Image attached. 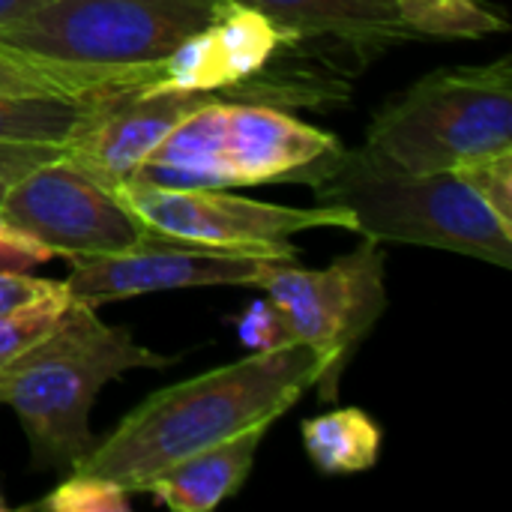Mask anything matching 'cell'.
Segmentation results:
<instances>
[{"label": "cell", "mask_w": 512, "mask_h": 512, "mask_svg": "<svg viewBox=\"0 0 512 512\" xmlns=\"http://www.w3.org/2000/svg\"><path fill=\"white\" fill-rule=\"evenodd\" d=\"M342 150L339 138L267 105L210 99L189 111L141 162L135 180L159 189H231L300 180Z\"/></svg>", "instance_id": "obj_4"}, {"label": "cell", "mask_w": 512, "mask_h": 512, "mask_svg": "<svg viewBox=\"0 0 512 512\" xmlns=\"http://www.w3.org/2000/svg\"><path fill=\"white\" fill-rule=\"evenodd\" d=\"M165 69H93V66H72L45 60L27 51H18L0 42V96H96L102 90L141 84V81H162Z\"/></svg>", "instance_id": "obj_14"}, {"label": "cell", "mask_w": 512, "mask_h": 512, "mask_svg": "<svg viewBox=\"0 0 512 512\" xmlns=\"http://www.w3.org/2000/svg\"><path fill=\"white\" fill-rule=\"evenodd\" d=\"M306 456L327 477L363 474L375 468L381 450L378 423L360 408H339L300 426Z\"/></svg>", "instance_id": "obj_15"}, {"label": "cell", "mask_w": 512, "mask_h": 512, "mask_svg": "<svg viewBox=\"0 0 512 512\" xmlns=\"http://www.w3.org/2000/svg\"><path fill=\"white\" fill-rule=\"evenodd\" d=\"M270 426L240 432L228 441L204 447L165 471L153 474L141 492L153 495L162 507L177 512H210L231 498L249 477L261 438Z\"/></svg>", "instance_id": "obj_12"}, {"label": "cell", "mask_w": 512, "mask_h": 512, "mask_svg": "<svg viewBox=\"0 0 512 512\" xmlns=\"http://www.w3.org/2000/svg\"><path fill=\"white\" fill-rule=\"evenodd\" d=\"M123 204L150 228L207 246L297 261L294 234L312 228L354 231V219L339 207H285L249 201L228 189H159L129 180L117 189Z\"/></svg>", "instance_id": "obj_8"}, {"label": "cell", "mask_w": 512, "mask_h": 512, "mask_svg": "<svg viewBox=\"0 0 512 512\" xmlns=\"http://www.w3.org/2000/svg\"><path fill=\"white\" fill-rule=\"evenodd\" d=\"M264 15L285 36H339L348 42H396L411 33L396 0H225Z\"/></svg>", "instance_id": "obj_13"}, {"label": "cell", "mask_w": 512, "mask_h": 512, "mask_svg": "<svg viewBox=\"0 0 512 512\" xmlns=\"http://www.w3.org/2000/svg\"><path fill=\"white\" fill-rule=\"evenodd\" d=\"M96 96H0V141L66 147Z\"/></svg>", "instance_id": "obj_16"}, {"label": "cell", "mask_w": 512, "mask_h": 512, "mask_svg": "<svg viewBox=\"0 0 512 512\" xmlns=\"http://www.w3.org/2000/svg\"><path fill=\"white\" fill-rule=\"evenodd\" d=\"M366 147L417 174L456 171L512 147L510 57L423 75L372 117Z\"/></svg>", "instance_id": "obj_5"}, {"label": "cell", "mask_w": 512, "mask_h": 512, "mask_svg": "<svg viewBox=\"0 0 512 512\" xmlns=\"http://www.w3.org/2000/svg\"><path fill=\"white\" fill-rule=\"evenodd\" d=\"M12 180H15V177H0V204H3V198H6V192H9V186H12Z\"/></svg>", "instance_id": "obj_26"}, {"label": "cell", "mask_w": 512, "mask_h": 512, "mask_svg": "<svg viewBox=\"0 0 512 512\" xmlns=\"http://www.w3.org/2000/svg\"><path fill=\"white\" fill-rule=\"evenodd\" d=\"M384 270V243L363 237L357 249L318 270L276 261L255 285L279 306L294 342L321 357L315 378L321 402H336L345 366L390 303Z\"/></svg>", "instance_id": "obj_7"}, {"label": "cell", "mask_w": 512, "mask_h": 512, "mask_svg": "<svg viewBox=\"0 0 512 512\" xmlns=\"http://www.w3.org/2000/svg\"><path fill=\"white\" fill-rule=\"evenodd\" d=\"M504 225L512 228V147L477 156L453 171Z\"/></svg>", "instance_id": "obj_20"}, {"label": "cell", "mask_w": 512, "mask_h": 512, "mask_svg": "<svg viewBox=\"0 0 512 512\" xmlns=\"http://www.w3.org/2000/svg\"><path fill=\"white\" fill-rule=\"evenodd\" d=\"M402 24L411 36L432 39H480L507 30V18L480 0H396Z\"/></svg>", "instance_id": "obj_17"}, {"label": "cell", "mask_w": 512, "mask_h": 512, "mask_svg": "<svg viewBox=\"0 0 512 512\" xmlns=\"http://www.w3.org/2000/svg\"><path fill=\"white\" fill-rule=\"evenodd\" d=\"M57 285L60 282H54V279H39V276L18 273V270H0V315H9L33 300L45 297Z\"/></svg>", "instance_id": "obj_23"}, {"label": "cell", "mask_w": 512, "mask_h": 512, "mask_svg": "<svg viewBox=\"0 0 512 512\" xmlns=\"http://www.w3.org/2000/svg\"><path fill=\"white\" fill-rule=\"evenodd\" d=\"M225 0H45L0 24V42L72 66L165 69V60L207 30Z\"/></svg>", "instance_id": "obj_6"}, {"label": "cell", "mask_w": 512, "mask_h": 512, "mask_svg": "<svg viewBox=\"0 0 512 512\" xmlns=\"http://www.w3.org/2000/svg\"><path fill=\"white\" fill-rule=\"evenodd\" d=\"M318 375L321 357L303 342L246 354L150 393L72 471L99 474L135 495L168 465L240 432L273 426Z\"/></svg>", "instance_id": "obj_1"}, {"label": "cell", "mask_w": 512, "mask_h": 512, "mask_svg": "<svg viewBox=\"0 0 512 512\" xmlns=\"http://www.w3.org/2000/svg\"><path fill=\"white\" fill-rule=\"evenodd\" d=\"M51 255V249L45 243H39L36 237H30L27 231H21L18 225L6 222L0 216V270H18L27 273L39 264H45Z\"/></svg>", "instance_id": "obj_22"}, {"label": "cell", "mask_w": 512, "mask_h": 512, "mask_svg": "<svg viewBox=\"0 0 512 512\" xmlns=\"http://www.w3.org/2000/svg\"><path fill=\"white\" fill-rule=\"evenodd\" d=\"M39 3H45V0H0V24H9V21L27 15Z\"/></svg>", "instance_id": "obj_25"}, {"label": "cell", "mask_w": 512, "mask_h": 512, "mask_svg": "<svg viewBox=\"0 0 512 512\" xmlns=\"http://www.w3.org/2000/svg\"><path fill=\"white\" fill-rule=\"evenodd\" d=\"M207 90H177L162 81H141L105 90L93 99L87 120L63 147V156L108 189L129 183L159 141L198 105Z\"/></svg>", "instance_id": "obj_11"}, {"label": "cell", "mask_w": 512, "mask_h": 512, "mask_svg": "<svg viewBox=\"0 0 512 512\" xmlns=\"http://www.w3.org/2000/svg\"><path fill=\"white\" fill-rule=\"evenodd\" d=\"M174 357L135 342L126 327L99 321L72 303L63 324L0 369V405L12 408L27 441L30 468L72 471L96 444L90 411L99 390L132 369H168Z\"/></svg>", "instance_id": "obj_2"}, {"label": "cell", "mask_w": 512, "mask_h": 512, "mask_svg": "<svg viewBox=\"0 0 512 512\" xmlns=\"http://www.w3.org/2000/svg\"><path fill=\"white\" fill-rule=\"evenodd\" d=\"M282 258L234 252L222 246L192 243L156 228L123 252L72 258L69 279L63 282L72 300L99 306L108 300L144 297L159 291L210 288V285H243L255 288L258 279Z\"/></svg>", "instance_id": "obj_10"}, {"label": "cell", "mask_w": 512, "mask_h": 512, "mask_svg": "<svg viewBox=\"0 0 512 512\" xmlns=\"http://www.w3.org/2000/svg\"><path fill=\"white\" fill-rule=\"evenodd\" d=\"M318 204L348 210L354 231L512 267V228L453 171L396 168L369 147H342L309 180Z\"/></svg>", "instance_id": "obj_3"}, {"label": "cell", "mask_w": 512, "mask_h": 512, "mask_svg": "<svg viewBox=\"0 0 512 512\" xmlns=\"http://www.w3.org/2000/svg\"><path fill=\"white\" fill-rule=\"evenodd\" d=\"M9 510V501H6V498H3V492H0V512H6Z\"/></svg>", "instance_id": "obj_27"}, {"label": "cell", "mask_w": 512, "mask_h": 512, "mask_svg": "<svg viewBox=\"0 0 512 512\" xmlns=\"http://www.w3.org/2000/svg\"><path fill=\"white\" fill-rule=\"evenodd\" d=\"M0 216L66 261L132 249L150 231L114 189L75 168L63 153L15 177Z\"/></svg>", "instance_id": "obj_9"}, {"label": "cell", "mask_w": 512, "mask_h": 512, "mask_svg": "<svg viewBox=\"0 0 512 512\" xmlns=\"http://www.w3.org/2000/svg\"><path fill=\"white\" fill-rule=\"evenodd\" d=\"M72 303H75L72 294L60 282L45 297H39L9 315H0V369L9 366L12 360H18L24 351H30L48 333H54L63 324L66 312L72 309Z\"/></svg>", "instance_id": "obj_18"}, {"label": "cell", "mask_w": 512, "mask_h": 512, "mask_svg": "<svg viewBox=\"0 0 512 512\" xmlns=\"http://www.w3.org/2000/svg\"><path fill=\"white\" fill-rule=\"evenodd\" d=\"M30 510L48 512H129L132 510V492L123 489L114 480H105L99 474L72 471L57 489H51L42 501L30 504Z\"/></svg>", "instance_id": "obj_19"}, {"label": "cell", "mask_w": 512, "mask_h": 512, "mask_svg": "<svg viewBox=\"0 0 512 512\" xmlns=\"http://www.w3.org/2000/svg\"><path fill=\"white\" fill-rule=\"evenodd\" d=\"M63 147L54 144H6L0 141V177H21L30 168L60 156Z\"/></svg>", "instance_id": "obj_24"}, {"label": "cell", "mask_w": 512, "mask_h": 512, "mask_svg": "<svg viewBox=\"0 0 512 512\" xmlns=\"http://www.w3.org/2000/svg\"><path fill=\"white\" fill-rule=\"evenodd\" d=\"M237 336H240V342L249 348V354L294 345V336H291V330H288V324H285L279 306H276L270 297L252 300V303L237 315Z\"/></svg>", "instance_id": "obj_21"}]
</instances>
